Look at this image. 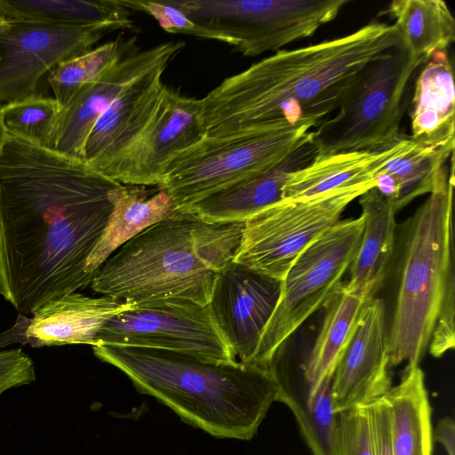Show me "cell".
<instances>
[{"label": "cell", "instance_id": "d6a6232c", "mask_svg": "<svg viewBox=\"0 0 455 455\" xmlns=\"http://www.w3.org/2000/svg\"><path fill=\"white\" fill-rule=\"evenodd\" d=\"M36 380L32 359L21 348L0 350V395L5 391Z\"/></svg>", "mask_w": 455, "mask_h": 455}, {"label": "cell", "instance_id": "52a82bcc", "mask_svg": "<svg viewBox=\"0 0 455 455\" xmlns=\"http://www.w3.org/2000/svg\"><path fill=\"white\" fill-rule=\"evenodd\" d=\"M421 65L401 42L370 61L335 115L312 130L316 156L374 149L399 140L403 97Z\"/></svg>", "mask_w": 455, "mask_h": 455}, {"label": "cell", "instance_id": "83f0119b", "mask_svg": "<svg viewBox=\"0 0 455 455\" xmlns=\"http://www.w3.org/2000/svg\"><path fill=\"white\" fill-rule=\"evenodd\" d=\"M452 156V150L414 142L378 173L375 188L400 210L417 196L430 193L440 170Z\"/></svg>", "mask_w": 455, "mask_h": 455}, {"label": "cell", "instance_id": "e0dca14e", "mask_svg": "<svg viewBox=\"0 0 455 455\" xmlns=\"http://www.w3.org/2000/svg\"><path fill=\"white\" fill-rule=\"evenodd\" d=\"M133 306L108 296L93 298L76 291L63 295L44 304L31 317L19 314L12 326L0 334V349L12 344L95 347L103 325Z\"/></svg>", "mask_w": 455, "mask_h": 455}, {"label": "cell", "instance_id": "44dd1931", "mask_svg": "<svg viewBox=\"0 0 455 455\" xmlns=\"http://www.w3.org/2000/svg\"><path fill=\"white\" fill-rule=\"evenodd\" d=\"M455 89L447 52L434 54L415 81L410 138L419 145L454 151Z\"/></svg>", "mask_w": 455, "mask_h": 455}, {"label": "cell", "instance_id": "8fae6325", "mask_svg": "<svg viewBox=\"0 0 455 455\" xmlns=\"http://www.w3.org/2000/svg\"><path fill=\"white\" fill-rule=\"evenodd\" d=\"M97 346L156 348L205 362H238L208 305L185 299L147 302L116 315L99 331Z\"/></svg>", "mask_w": 455, "mask_h": 455}, {"label": "cell", "instance_id": "7402d4cb", "mask_svg": "<svg viewBox=\"0 0 455 455\" xmlns=\"http://www.w3.org/2000/svg\"><path fill=\"white\" fill-rule=\"evenodd\" d=\"M363 228L356 255L349 267V278L342 283L345 291L365 299L373 297L386 276L394 251L395 202L375 187L361 196Z\"/></svg>", "mask_w": 455, "mask_h": 455}, {"label": "cell", "instance_id": "9a60e30c", "mask_svg": "<svg viewBox=\"0 0 455 455\" xmlns=\"http://www.w3.org/2000/svg\"><path fill=\"white\" fill-rule=\"evenodd\" d=\"M184 45L181 41H169L144 51L137 49L117 60L60 110L48 148L82 159L85 140L101 114L136 79L168 67Z\"/></svg>", "mask_w": 455, "mask_h": 455}, {"label": "cell", "instance_id": "30bf717a", "mask_svg": "<svg viewBox=\"0 0 455 455\" xmlns=\"http://www.w3.org/2000/svg\"><path fill=\"white\" fill-rule=\"evenodd\" d=\"M374 183L360 184L303 201L282 200L244 220L233 261L282 281L299 255L340 220L346 207Z\"/></svg>", "mask_w": 455, "mask_h": 455}, {"label": "cell", "instance_id": "d4e9b609", "mask_svg": "<svg viewBox=\"0 0 455 455\" xmlns=\"http://www.w3.org/2000/svg\"><path fill=\"white\" fill-rule=\"evenodd\" d=\"M387 12L404 48L422 65L455 40V20L442 0H395Z\"/></svg>", "mask_w": 455, "mask_h": 455}, {"label": "cell", "instance_id": "6da1fadb", "mask_svg": "<svg viewBox=\"0 0 455 455\" xmlns=\"http://www.w3.org/2000/svg\"><path fill=\"white\" fill-rule=\"evenodd\" d=\"M121 184L7 134L0 152V291L21 315L91 285L88 259Z\"/></svg>", "mask_w": 455, "mask_h": 455}, {"label": "cell", "instance_id": "d590c367", "mask_svg": "<svg viewBox=\"0 0 455 455\" xmlns=\"http://www.w3.org/2000/svg\"><path fill=\"white\" fill-rule=\"evenodd\" d=\"M433 437L443 445L448 455H455V423L452 418L441 419L433 431Z\"/></svg>", "mask_w": 455, "mask_h": 455}, {"label": "cell", "instance_id": "277c9868", "mask_svg": "<svg viewBox=\"0 0 455 455\" xmlns=\"http://www.w3.org/2000/svg\"><path fill=\"white\" fill-rule=\"evenodd\" d=\"M243 225L208 222L180 211L116 250L90 287L134 306L172 299L207 306L220 271L235 257Z\"/></svg>", "mask_w": 455, "mask_h": 455}, {"label": "cell", "instance_id": "7a4b0ae2", "mask_svg": "<svg viewBox=\"0 0 455 455\" xmlns=\"http://www.w3.org/2000/svg\"><path fill=\"white\" fill-rule=\"evenodd\" d=\"M400 42L393 25L371 22L342 37L275 52L201 99L205 135L279 123L316 127L338 109L360 71Z\"/></svg>", "mask_w": 455, "mask_h": 455}, {"label": "cell", "instance_id": "f35d334b", "mask_svg": "<svg viewBox=\"0 0 455 455\" xmlns=\"http://www.w3.org/2000/svg\"><path fill=\"white\" fill-rule=\"evenodd\" d=\"M0 295H1V291H0Z\"/></svg>", "mask_w": 455, "mask_h": 455}, {"label": "cell", "instance_id": "5bb4252c", "mask_svg": "<svg viewBox=\"0 0 455 455\" xmlns=\"http://www.w3.org/2000/svg\"><path fill=\"white\" fill-rule=\"evenodd\" d=\"M388 331L381 299H365L353 333L340 355L331 379L335 413L367 405L391 389Z\"/></svg>", "mask_w": 455, "mask_h": 455}, {"label": "cell", "instance_id": "8992f818", "mask_svg": "<svg viewBox=\"0 0 455 455\" xmlns=\"http://www.w3.org/2000/svg\"><path fill=\"white\" fill-rule=\"evenodd\" d=\"M313 123H284L208 136L179 153L159 186L180 211L276 166L311 140Z\"/></svg>", "mask_w": 455, "mask_h": 455}, {"label": "cell", "instance_id": "ba28073f", "mask_svg": "<svg viewBox=\"0 0 455 455\" xmlns=\"http://www.w3.org/2000/svg\"><path fill=\"white\" fill-rule=\"evenodd\" d=\"M363 228L362 215L340 220L299 255L282 280L275 311L247 365L267 369L284 352L290 337L326 305L343 283L342 277L359 248Z\"/></svg>", "mask_w": 455, "mask_h": 455}, {"label": "cell", "instance_id": "2e32d148", "mask_svg": "<svg viewBox=\"0 0 455 455\" xmlns=\"http://www.w3.org/2000/svg\"><path fill=\"white\" fill-rule=\"evenodd\" d=\"M282 281L229 261L220 271L208 304L236 360L248 364L272 316Z\"/></svg>", "mask_w": 455, "mask_h": 455}, {"label": "cell", "instance_id": "5b68a950", "mask_svg": "<svg viewBox=\"0 0 455 455\" xmlns=\"http://www.w3.org/2000/svg\"><path fill=\"white\" fill-rule=\"evenodd\" d=\"M451 167L440 170L427 199L409 226L390 331L391 366H418L428 344L450 282L454 278Z\"/></svg>", "mask_w": 455, "mask_h": 455}, {"label": "cell", "instance_id": "f546056e", "mask_svg": "<svg viewBox=\"0 0 455 455\" xmlns=\"http://www.w3.org/2000/svg\"><path fill=\"white\" fill-rule=\"evenodd\" d=\"M60 108L55 99L39 95L2 105L7 134L48 148Z\"/></svg>", "mask_w": 455, "mask_h": 455}, {"label": "cell", "instance_id": "1f68e13d", "mask_svg": "<svg viewBox=\"0 0 455 455\" xmlns=\"http://www.w3.org/2000/svg\"><path fill=\"white\" fill-rule=\"evenodd\" d=\"M129 11L152 16L166 32L186 34L204 38V30L191 21L172 0H118Z\"/></svg>", "mask_w": 455, "mask_h": 455}, {"label": "cell", "instance_id": "9c48e42d", "mask_svg": "<svg viewBox=\"0 0 455 455\" xmlns=\"http://www.w3.org/2000/svg\"><path fill=\"white\" fill-rule=\"evenodd\" d=\"M205 38L246 57L278 52L334 20L347 0H172Z\"/></svg>", "mask_w": 455, "mask_h": 455}, {"label": "cell", "instance_id": "cb8c5ba5", "mask_svg": "<svg viewBox=\"0 0 455 455\" xmlns=\"http://www.w3.org/2000/svg\"><path fill=\"white\" fill-rule=\"evenodd\" d=\"M385 397L391 409L395 455H432V409L419 365L406 366L400 383Z\"/></svg>", "mask_w": 455, "mask_h": 455}, {"label": "cell", "instance_id": "484cf974", "mask_svg": "<svg viewBox=\"0 0 455 455\" xmlns=\"http://www.w3.org/2000/svg\"><path fill=\"white\" fill-rule=\"evenodd\" d=\"M365 299L345 291L341 284L324 306L326 312L322 327L302 367L310 393H316L324 380L332 379L336 363L353 333Z\"/></svg>", "mask_w": 455, "mask_h": 455}, {"label": "cell", "instance_id": "f1b7e54d", "mask_svg": "<svg viewBox=\"0 0 455 455\" xmlns=\"http://www.w3.org/2000/svg\"><path fill=\"white\" fill-rule=\"evenodd\" d=\"M136 37L123 36L83 54L59 62L51 71L49 84L60 109L88 84L105 73L113 64L137 50Z\"/></svg>", "mask_w": 455, "mask_h": 455}, {"label": "cell", "instance_id": "3957f363", "mask_svg": "<svg viewBox=\"0 0 455 455\" xmlns=\"http://www.w3.org/2000/svg\"><path fill=\"white\" fill-rule=\"evenodd\" d=\"M92 350L124 372L138 391L218 438L252 439L277 402L275 381L266 368L205 362L156 348L96 346Z\"/></svg>", "mask_w": 455, "mask_h": 455}, {"label": "cell", "instance_id": "4dcf8cb0", "mask_svg": "<svg viewBox=\"0 0 455 455\" xmlns=\"http://www.w3.org/2000/svg\"><path fill=\"white\" fill-rule=\"evenodd\" d=\"M331 455H374L368 404L336 413Z\"/></svg>", "mask_w": 455, "mask_h": 455}, {"label": "cell", "instance_id": "8d00e7d4", "mask_svg": "<svg viewBox=\"0 0 455 455\" xmlns=\"http://www.w3.org/2000/svg\"><path fill=\"white\" fill-rule=\"evenodd\" d=\"M7 137L6 130L4 126L3 120H2V105L0 104V152L4 147V141Z\"/></svg>", "mask_w": 455, "mask_h": 455}, {"label": "cell", "instance_id": "603a6c76", "mask_svg": "<svg viewBox=\"0 0 455 455\" xmlns=\"http://www.w3.org/2000/svg\"><path fill=\"white\" fill-rule=\"evenodd\" d=\"M109 200L112 212L86 265V273L92 276L124 243L180 212L171 196L160 187L149 189L147 186L121 184L110 192Z\"/></svg>", "mask_w": 455, "mask_h": 455}, {"label": "cell", "instance_id": "e575fe53", "mask_svg": "<svg viewBox=\"0 0 455 455\" xmlns=\"http://www.w3.org/2000/svg\"><path fill=\"white\" fill-rule=\"evenodd\" d=\"M374 455H395L391 409L385 396L368 404Z\"/></svg>", "mask_w": 455, "mask_h": 455}, {"label": "cell", "instance_id": "4fadbf2b", "mask_svg": "<svg viewBox=\"0 0 455 455\" xmlns=\"http://www.w3.org/2000/svg\"><path fill=\"white\" fill-rule=\"evenodd\" d=\"M204 135L201 99L164 84L158 106L137 140L95 172L122 185L159 187L172 159Z\"/></svg>", "mask_w": 455, "mask_h": 455}, {"label": "cell", "instance_id": "4316f807", "mask_svg": "<svg viewBox=\"0 0 455 455\" xmlns=\"http://www.w3.org/2000/svg\"><path fill=\"white\" fill-rule=\"evenodd\" d=\"M0 14L5 20L71 26L113 22L133 27L131 11L118 0H0Z\"/></svg>", "mask_w": 455, "mask_h": 455}, {"label": "cell", "instance_id": "d6986e66", "mask_svg": "<svg viewBox=\"0 0 455 455\" xmlns=\"http://www.w3.org/2000/svg\"><path fill=\"white\" fill-rule=\"evenodd\" d=\"M414 144L408 136L374 149L315 156L291 172L283 188V200L303 201L325 193L360 184L374 183L386 164Z\"/></svg>", "mask_w": 455, "mask_h": 455}, {"label": "cell", "instance_id": "ac0fdd59", "mask_svg": "<svg viewBox=\"0 0 455 455\" xmlns=\"http://www.w3.org/2000/svg\"><path fill=\"white\" fill-rule=\"evenodd\" d=\"M166 68L159 67L136 79L96 121L82 151V160L92 170L122 154L143 132L160 101Z\"/></svg>", "mask_w": 455, "mask_h": 455}, {"label": "cell", "instance_id": "836d02e7", "mask_svg": "<svg viewBox=\"0 0 455 455\" xmlns=\"http://www.w3.org/2000/svg\"><path fill=\"white\" fill-rule=\"evenodd\" d=\"M455 279L453 278L446 291L429 344V353L435 357L443 356L454 348V308Z\"/></svg>", "mask_w": 455, "mask_h": 455}, {"label": "cell", "instance_id": "ffe728a7", "mask_svg": "<svg viewBox=\"0 0 455 455\" xmlns=\"http://www.w3.org/2000/svg\"><path fill=\"white\" fill-rule=\"evenodd\" d=\"M315 156L311 137L276 166L228 186L183 211L208 222H243L282 201L283 188L289 174L311 162Z\"/></svg>", "mask_w": 455, "mask_h": 455}, {"label": "cell", "instance_id": "7c38bea8", "mask_svg": "<svg viewBox=\"0 0 455 455\" xmlns=\"http://www.w3.org/2000/svg\"><path fill=\"white\" fill-rule=\"evenodd\" d=\"M130 29L121 23L84 26L5 20L0 25V104L37 94L42 76L60 61L90 50L106 34Z\"/></svg>", "mask_w": 455, "mask_h": 455}, {"label": "cell", "instance_id": "74e56055", "mask_svg": "<svg viewBox=\"0 0 455 455\" xmlns=\"http://www.w3.org/2000/svg\"><path fill=\"white\" fill-rule=\"evenodd\" d=\"M5 20L1 16L0 14V25H2L3 23H4Z\"/></svg>", "mask_w": 455, "mask_h": 455}]
</instances>
